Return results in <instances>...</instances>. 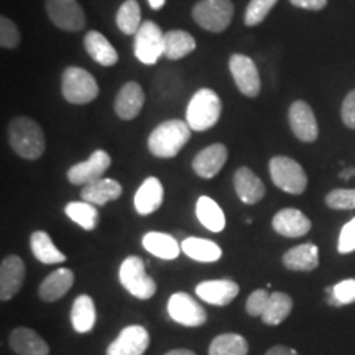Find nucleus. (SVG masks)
<instances>
[{
    "label": "nucleus",
    "instance_id": "obj_4",
    "mask_svg": "<svg viewBox=\"0 0 355 355\" xmlns=\"http://www.w3.org/2000/svg\"><path fill=\"white\" fill-rule=\"evenodd\" d=\"M61 92L69 104L84 105L99 96V86L91 73L78 66H69L61 78Z\"/></svg>",
    "mask_w": 355,
    "mask_h": 355
},
{
    "label": "nucleus",
    "instance_id": "obj_11",
    "mask_svg": "<svg viewBox=\"0 0 355 355\" xmlns=\"http://www.w3.org/2000/svg\"><path fill=\"white\" fill-rule=\"evenodd\" d=\"M229 69L235 86L243 96L257 97L260 94V74L255 61L241 53H235L229 60Z\"/></svg>",
    "mask_w": 355,
    "mask_h": 355
},
{
    "label": "nucleus",
    "instance_id": "obj_20",
    "mask_svg": "<svg viewBox=\"0 0 355 355\" xmlns=\"http://www.w3.org/2000/svg\"><path fill=\"white\" fill-rule=\"evenodd\" d=\"M234 189L245 204H257L265 196V184L250 168L242 166L234 175Z\"/></svg>",
    "mask_w": 355,
    "mask_h": 355
},
{
    "label": "nucleus",
    "instance_id": "obj_8",
    "mask_svg": "<svg viewBox=\"0 0 355 355\" xmlns=\"http://www.w3.org/2000/svg\"><path fill=\"white\" fill-rule=\"evenodd\" d=\"M133 53L137 60L144 64H157L159 56L165 55V33L152 20L141 24L139 32L135 33Z\"/></svg>",
    "mask_w": 355,
    "mask_h": 355
},
{
    "label": "nucleus",
    "instance_id": "obj_3",
    "mask_svg": "<svg viewBox=\"0 0 355 355\" xmlns=\"http://www.w3.org/2000/svg\"><path fill=\"white\" fill-rule=\"evenodd\" d=\"M222 112L220 97L209 87L198 89L188 102L186 122L194 132H206L219 122Z\"/></svg>",
    "mask_w": 355,
    "mask_h": 355
},
{
    "label": "nucleus",
    "instance_id": "obj_22",
    "mask_svg": "<svg viewBox=\"0 0 355 355\" xmlns=\"http://www.w3.org/2000/svg\"><path fill=\"white\" fill-rule=\"evenodd\" d=\"M163 184L158 178L150 176L141 183L139 191L135 193V209L140 216H150L159 209L163 204Z\"/></svg>",
    "mask_w": 355,
    "mask_h": 355
},
{
    "label": "nucleus",
    "instance_id": "obj_39",
    "mask_svg": "<svg viewBox=\"0 0 355 355\" xmlns=\"http://www.w3.org/2000/svg\"><path fill=\"white\" fill-rule=\"evenodd\" d=\"M326 206L334 211L355 209V189H334L326 196Z\"/></svg>",
    "mask_w": 355,
    "mask_h": 355
},
{
    "label": "nucleus",
    "instance_id": "obj_30",
    "mask_svg": "<svg viewBox=\"0 0 355 355\" xmlns=\"http://www.w3.org/2000/svg\"><path fill=\"white\" fill-rule=\"evenodd\" d=\"M30 247L35 259L42 261L44 265H53V263H63L66 260V255L61 254L60 248L53 243L51 237L43 230H37L30 237Z\"/></svg>",
    "mask_w": 355,
    "mask_h": 355
},
{
    "label": "nucleus",
    "instance_id": "obj_33",
    "mask_svg": "<svg viewBox=\"0 0 355 355\" xmlns=\"http://www.w3.org/2000/svg\"><path fill=\"white\" fill-rule=\"evenodd\" d=\"M196 50V40L184 30H171L165 33V56L168 60H181Z\"/></svg>",
    "mask_w": 355,
    "mask_h": 355
},
{
    "label": "nucleus",
    "instance_id": "obj_18",
    "mask_svg": "<svg viewBox=\"0 0 355 355\" xmlns=\"http://www.w3.org/2000/svg\"><path fill=\"white\" fill-rule=\"evenodd\" d=\"M241 288L232 279H209L196 286V295L212 306H227L237 298Z\"/></svg>",
    "mask_w": 355,
    "mask_h": 355
},
{
    "label": "nucleus",
    "instance_id": "obj_41",
    "mask_svg": "<svg viewBox=\"0 0 355 355\" xmlns=\"http://www.w3.org/2000/svg\"><path fill=\"white\" fill-rule=\"evenodd\" d=\"M270 301V293L265 290H255L250 296L247 298L245 309L248 316L252 318H261V314L265 313L266 304Z\"/></svg>",
    "mask_w": 355,
    "mask_h": 355
},
{
    "label": "nucleus",
    "instance_id": "obj_5",
    "mask_svg": "<svg viewBox=\"0 0 355 355\" xmlns=\"http://www.w3.org/2000/svg\"><path fill=\"white\" fill-rule=\"evenodd\" d=\"M122 286L139 300H150L157 293V283L146 273L145 263L140 257L130 255L122 261L119 270Z\"/></svg>",
    "mask_w": 355,
    "mask_h": 355
},
{
    "label": "nucleus",
    "instance_id": "obj_40",
    "mask_svg": "<svg viewBox=\"0 0 355 355\" xmlns=\"http://www.w3.org/2000/svg\"><path fill=\"white\" fill-rule=\"evenodd\" d=\"M0 44L6 50H13L20 44V32L17 25L6 15L0 17Z\"/></svg>",
    "mask_w": 355,
    "mask_h": 355
},
{
    "label": "nucleus",
    "instance_id": "obj_12",
    "mask_svg": "<svg viewBox=\"0 0 355 355\" xmlns=\"http://www.w3.org/2000/svg\"><path fill=\"white\" fill-rule=\"evenodd\" d=\"M112 165V158L104 150H96L89 159L76 163L68 170V180L71 184H89L101 180L104 173Z\"/></svg>",
    "mask_w": 355,
    "mask_h": 355
},
{
    "label": "nucleus",
    "instance_id": "obj_42",
    "mask_svg": "<svg viewBox=\"0 0 355 355\" xmlns=\"http://www.w3.org/2000/svg\"><path fill=\"white\" fill-rule=\"evenodd\" d=\"M337 250L340 254H350L355 250V217L349 220L340 230L339 243H337Z\"/></svg>",
    "mask_w": 355,
    "mask_h": 355
},
{
    "label": "nucleus",
    "instance_id": "obj_36",
    "mask_svg": "<svg viewBox=\"0 0 355 355\" xmlns=\"http://www.w3.org/2000/svg\"><path fill=\"white\" fill-rule=\"evenodd\" d=\"M248 343L245 337L225 332L217 336L209 345V355H247Z\"/></svg>",
    "mask_w": 355,
    "mask_h": 355
},
{
    "label": "nucleus",
    "instance_id": "obj_25",
    "mask_svg": "<svg viewBox=\"0 0 355 355\" xmlns=\"http://www.w3.org/2000/svg\"><path fill=\"white\" fill-rule=\"evenodd\" d=\"M282 261L291 272H313L319 266V248L314 243L293 247L283 255Z\"/></svg>",
    "mask_w": 355,
    "mask_h": 355
},
{
    "label": "nucleus",
    "instance_id": "obj_1",
    "mask_svg": "<svg viewBox=\"0 0 355 355\" xmlns=\"http://www.w3.org/2000/svg\"><path fill=\"white\" fill-rule=\"evenodd\" d=\"M8 144L13 152L25 159H38L46 148L42 127L25 115L15 117L8 123Z\"/></svg>",
    "mask_w": 355,
    "mask_h": 355
},
{
    "label": "nucleus",
    "instance_id": "obj_7",
    "mask_svg": "<svg viewBox=\"0 0 355 355\" xmlns=\"http://www.w3.org/2000/svg\"><path fill=\"white\" fill-rule=\"evenodd\" d=\"M193 19L207 32L220 33L234 19V3L230 0H201L193 7Z\"/></svg>",
    "mask_w": 355,
    "mask_h": 355
},
{
    "label": "nucleus",
    "instance_id": "obj_16",
    "mask_svg": "<svg viewBox=\"0 0 355 355\" xmlns=\"http://www.w3.org/2000/svg\"><path fill=\"white\" fill-rule=\"evenodd\" d=\"M25 282V263L19 255H8L0 263V300H12Z\"/></svg>",
    "mask_w": 355,
    "mask_h": 355
},
{
    "label": "nucleus",
    "instance_id": "obj_27",
    "mask_svg": "<svg viewBox=\"0 0 355 355\" xmlns=\"http://www.w3.org/2000/svg\"><path fill=\"white\" fill-rule=\"evenodd\" d=\"M141 243H144L146 252H150V254L162 260H175L183 252L176 239L170 234L148 232L145 234Z\"/></svg>",
    "mask_w": 355,
    "mask_h": 355
},
{
    "label": "nucleus",
    "instance_id": "obj_37",
    "mask_svg": "<svg viewBox=\"0 0 355 355\" xmlns=\"http://www.w3.org/2000/svg\"><path fill=\"white\" fill-rule=\"evenodd\" d=\"M329 293V303L336 306L355 303V279L349 278L337 283L336 286L327 288Z\"/></svg>",
    "mask_w": 355,
    "mask_h": 355
},
{
    "label": "nucleus",
    "instance_id": "obj_34",
    "mask_svg": "<svg viewBox=\"0 0 355 355\" xmlns=\"http://www.w3.org/2000/svg\"><path fill=\"white\" fill-rule=\"evenodd\" d=\"M64 212L71 220L76 222L78 225H81V227L86 230H94L97 227V224H99V211H97V206L91 202H69L68 206L64 207Z\"/></svg>",
    "mask_w": 355,
    "mask_h": 355
},
{
    "label": "nucleus",
    "instance_id": "obj_9",
    "mask_svg": "<svg viewBox=\"0 0 355 355\" xmlns=\"http://www.w3.org/2000/svg\"><path fill=\"white\" fill-rule=\"evenodd\" d=\"M168 314L173 321L186 327L204 326L207 321V313L188 293H175L168 300Z\"/></svg>",
    "mask_w": 355,
    "mask_h": 355
},
{
    "label": "nucleus",
    "instance_id": "obj_13",
    "mask_svg": "<svg viewBox=\"0 0 355 355\" xmlns=\"http://www.w3.org/2000/svg\"><path fill=\"white\" fill-rule=\"evenodd\" d=\"M288 119H290L291 132L295 133L296 139L304 141V144H313L318 140L319 127L316 115H314L308 102H293L290 112H288Z\"/></svg>",
    "mask_w": 355,
    "mask_h": 355
},
{
    "label": "nucleus",
    "instance_id": "obj_47",
    "mask_svg": "<svg viewBox=\"0 0 355 355\" xmlns=\"http://www.w3.org/2000/svg\"><path fill=\"white\" fill-rule=\"evenodd\" d=\"M165 355H196V354L188 349H175V350H170V352H166Z\"/></svg>",
    "mask_w": 355,
    "mask_h": 355
},
{
    "label": "nucleus",
    "instance_id": "obj_10",
    "mask_svg": "<svg viewBox=\"0 0 355 355\" xmlns=\"http://www.w3.org/2000/svg\"><path fill=\"white\" fill-rule=\"evenodd\" d=\"M46 13L58 28L81 32L86 26V13L78 0H46Z\"/></svg>",
    "mask_w": 355,
    "mask_h": 355
},
{
    "label": "nucleus",
    "instance_id": "obj_31",
    "mask_svg": "<svg viewBox=\"0 0 355 355\" xmlns=\"http://www.w3.org/2000/svg\"><path fill=\"white\" fill-rule=\"evenodd\" d=\"M196 216L201 224L211 232H222L225 227L224 211L214 199L209 196H201L196 202Z\"/></svg>",
    "mask_w": 355,
    "mask_h": 355
},
{
    "label": "nucleus",
    "instance_id": "obj_6",
    "mask_svg": "<svg viewBox=\"0 0 355 355\" xmlns=\"http://www.w3.org/2000/svg\"><path fill=\"white\" fill-rule=\"evenodd\" d=\"M268 170L275 186L285 193L303 194L308 188V176L296 159L278 155L270 159Z\"/></svg>",
    "mask_w": 355,
    "mask_h": 355
},
{
    "label": "nucleus",
    "instance_id": "obj_32",
    "mask_svg": "<svg viewBox=\"0 0 355 355\" xmlns=\"http://www.w3.org/2000/svg\"><path fill=\"white\" fill-rule=\"evenodd\" d=\"M293 311V300L286 293L282 291H273L270 295V301L266 304L265 313L261 314V321L266 326H278L283 321H286V318L290 316Z\"/></svg>",
    "mask_w": 355,
    "mask_h": 355
},
{
    "label": "nucleus",
    "instance_id": "obj_38",
    "mask_svg": "<svg viewBox=\"0 0 355 355\" xmlns=\"http://www.w3.org/2000/svg\"><path fill=\"white\" fill-rule=\"evenodd\" d=\"M278 0H250L245 12V25L247 26H257L266 19L272 8L275 7Z\"/></svg>",
    "mask_w": 355,
    "mask_h": 355
},
{
    "label": "nucleus",
    "instance_id": "obj_14",
    "mask_svg": "<svg viewBox=\"0 0 355 355\" xmlns=\"http://www.w3.org/2000/svg\"><path fill=\"white\" fill-rule=\"evenodd\" d=\"M150 345V334L144 326H128L110 343L107 355H144Z\"/></svg>",
    "mask_w": 355,
    "mask_h": 355
},
{
    "label": "nucleus",
    "instance_id": "obj_46",
    "mask_svg": "<svg viewBox=\"0 0 355 355\" xmlns=\"http://www.w3.org/2000/svg\"><path fill=\"white\" fill-rule=\"evenodd\" d=\"M166 0H148V6L153 8V10H162L165 7Z\"/></svg>",
    "mask_w": 355,
    "mask_h": 355
},
{
    "label": "nucleus",
    "instance_id": "obj_28",
    "mask_svg": "<svg viewBox=\"0 0 355 355\" xmlns=\"http://www.w3.org/2000/svg\"><path fill=\"white\" fill-rule=\"evenodd\" d=\"M71 322H73L74 331L79 334H86L94 329L96 324V304L91 296L79 295L73 303L71 309Z\"/></svg>",
    "mask_w": 355,
    "mask_h": 355
},
{
    "label": "nucleus",
    "instance_id": "obj_44",
    "mask_svg": "<svg viewBox=\"0 0 355 355\" xmlns=\"http://www.w3.org/2000/svg\"><path fill=\"white\" fill-rule=\"evenodd\" d=\"M290 2L304 10H322L327 6V0H290Z\"/></svg>",
    "mask_w": 355,
    "mask_h": 355
},
{
    "label": "nucleus",
    "instance_id": "obj_29",
    "mask_svg": "<svg viewBox=\"0 0 355 355\" xmlns=\"http://www.w3.org/2000/svg\"><path fill=\"white\" fill-rule=\"evenodd\" d=\"M181 250L189 257L191 260L201 261V263H212L222 257L220 247L212 241L199 237H188L181 242Z\"/></svg>",
    "mask_w": 355,
    "mask_h": 355
},
{
    "label": "nucleus",
    "instance_id": "obj_21",
    "mask_svg": "<svg viewBox=\"0 0 355 355\" xmlns=\"http://www.w3.org/2000/svg\"><path fill=\"white\" fill-rule=\"evenodd\" d=\"M74 285V273L69 268H58L43 279L38 288V296L44 303L61 300Z\"/></svg>",
    "mask_w": 355,
    "mask_h": 355
},
{
    "label": "nucleus",
    "instance_id": "obj_2",
    "mask_svg": "<svg viewBox=\"0 0 355 355\" xmlns=\"http://www.w3.org/2000/svg\"><path fill=\"white\" fill-rule=\"evenodd\" d=\"M191 139L188 122L171 119L155 127L148 137V150L157 158H173L183 150Z\"/></svg>",
    "mask_w": 355,
    "mask_h": 355
},
{
    "label": "nucleus",
    "instance_id": "obj_26",
    "mask_svg": "<svg viewBox=\"0 0 355 355\" xmlns=\"http://www.w3.org/2000/svg\"><path fill=\"white\" fill-rule=\"evenodd\" d=\"M84 48H86L87 55L99 63L101 66H114L119 61V53L110 44V42L104 35L91 30L84 37Z\"/></svg>",
    "mask_w": 355,
    "mask_h": 355
},
{
    "label": "nucleus",
    "instance_id": "obj_43",
    "mask_svg": "<svg viewBox=\"0 0 355 355\" xmlns=\"http://www.w3.org/2000/svg\"><path fill=\"white\" fill-rule=\"evenodd\" d=\"M340 115H343V122L345 125L355 130V89L345 96L343 109H340Z\"/></svg>",
    "mask_w": 355,
    "mask_h": 355
},
{
    "label": "nucleus",
    "instance_id": "obj_24",
    "mask_svg": "<svg viewBox=\"0 0 355 355\" xmlns=\"http://www.w3.org/2000/svg\"><path fill=\"white\" fill-rule=\"evenodd\" d=\"M122 196V186L119 181L101 178V180L89 183L81 189L83 201L94 204V206H105L110 201H117Z\"/></svg>",
    "mask_w": 355,
    "mask_h": 355
},
{
    "label": "nucleus",
    "instance_id": "obj_19",
    "mask_svg": "<svg viewBox=\"0 0 355 355\" xmlns=\"http://www.w3.org/2000/svg\"><path fill=\"white\" fill-rule=\"evenodd\" d=\"M229 152L227 146L222 144H212L201 150L193 159V170L198 176L211 180L216 175H219L222 166L227 162Z\"/></svg>",
    "mask_w": 355,
    "mask_h": 355
},
{
    "label": "nucleus",
    "instance_id": "obj_17",
    "mask_svg": "<svg viewBox=\"0 0 355 355\" xmlns=\"http://www.w3.org/2000/svg\"><path fill=\"white\" fill-rule=\"evenodd\" d=\"M272 225L275 232L288 239L303 237L313 227L308 217L300 209H295V207H286V209L278 211L273 217Z\"/></svg>",
    "mask_w": 355,
    "mask_h": 355
},
{
    "label": "nucleus",
    "instance_id": "obj_15",
    "mask_svg": "<svg viewBox=\"0 0 355 355\" xmlns=\"http://www.w3.org/2000/svg\"><path fill=\"white\" fill-rule=\"evenodd\" d=\"M145 104V92L144 87L139 83L128 81L121 87L114 101L115 114L122 121H133L139 117Z\"/></svg>",
    "mask_w": 355,
    "mask_h": 355
},
{
    "label": "nucleus",
    "instance_id": "obj_45",
    "mask_svg": "<svg viewBox=\"0 0 355 355\" xmlns=\"http://www.w3.org/2000/svg\"><path fill=\"white\" fill-rule=\"evenodd\" d=\"M265 355H300L295 349L286 347V345H275L270 350H266Z\"/></svg>",
    "mask_w": 355,
    "mask_h": 355
},
{
    "label": "nucleus",
    "instance_id": "obj_35",
    "mask_svg": "<svg viewBox=\"0 0 355 355\" xmlns=\"http://www.w3.org/2000/svg\"><path fill=\"white\" fill-rule=\"evenodd\" d=\"M115 24L119 30L125 35H135L141 26V8L137 0H125L119 7L117 15H115Z\"/></svg>",
    "mask_w": 355,
    "mask_h": 355
},
{
    "label": "nucleus",
    "instance_id": "obj_23",
    "mask_svg": "<svg viewBox=\"0 0 355 355\" xmlns=\"http://www.w3.org/2000/svg\"><path fill=\"white\" fill-rule=\"evenodd\" d=\"M10 349L19 355H50V347L30 327H17L8 339Z\"/></svg>",
    "mask_w": 355,
    "mask_h": 355
}]
</instances>
